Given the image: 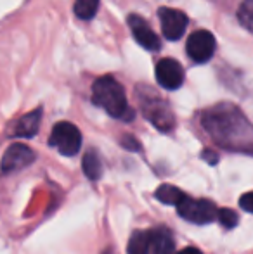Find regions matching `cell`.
Listing matches in <instances>:
<instances>
[{"instance_id":"ffe728a7","label":"cell","mask_w":253,"mask_h":254,"mask_svg":"<svg viewBox=\"0 0 253 254\" xmlns=\"http://www.w3.org/2000/svg\"><path fill=\"white\" fill-rule=\"evenodd\" d=\"M122 145H123V147H127V149H130V151H137V149H139L137 140H135L132 135H125V137L122 138Z\"/></svg>"},{"instance_id":"ac0fdd59","label":"cell","mask_w":253,"mask_h":254,"mask_svg":"<svg viewBox=\"0 0 253 254\" xmlns=\"http://www.w3.org/2000/svg\"><path fill=\"white\" fill-rule=\"evenodd\" d=\"M217 220L220 221V225H222L224 228H227V230H231V228H234L238 225V214L236 211L233 209H219V213H217Z\"/></svg>"},{"instance_id":"3957f363","label":"cell","mask_w":253,"mask_h":254,"mask_svg":"<svg viewBox=\"0 0 253 254\" xmlns=\"http://www.w3.org/2000/svg\"><path fill=\"white\" fill-rule=\"evenodd\" d=\"M137 99L141 102L142 114L149 123L155 125L160 131H170L175 127V116L170 109L169 102L162 99L153 88L141 85L137 87Z\"/></svg>"},{"instance_id":"4fadbf2b","label":"cell","mask_w":253,"mask_h":254,"mask_svg":"<svg viewBox=\"0 0 253 254\" xmlns=\"http://www.w3.org/2000/svg\"><path fill=\"white\" fill-rule=\"evenodd\" d=\"M128 254H151V237L149 230H137L132 234L127 246Z\"/></svg>"},{"instance_id":"2e32d148","label":"cell","mask_w":253,"mask_h":254,"mask_svg":"<svg viewBox=\"0 0 253 254\" xmlns=\"http://www.w3.org/2000/svg\"><path fill=\"white\" fill-rule=\"evenodd\" d=\"M101 0H75V14L80 19H92L97 14Z\"/></svg>"},{"instance_id":"9a60e30c","label":"cell","mask_w":253,"mask_h":254,"mask_svg":"<svg viewBox=\"0 0 253 254\" xmlns=\"http://www.w3.org/2000/svg\"><path fill=\"white\" fill-rule=\"evenodd\" d=\"M82 168H84V173L87 175L90 180H97L102 175V163L101 157L97 156L95 151H87L84 156V161H82Z\"/></svg>"},{"instance_id":"44dd1931","label":"cell","mask_w":253,"mask_h":254,"mask_svg":"<svg viewBox=\"0 0 253 254\" xmlns=\"http://www.w3.org/2000/svg\"><path fill=\"white\" fill-rule=\"evenodd\" d=\"M203 157H205L206 161H210L212 164H215V163H217V154H215V152L205 151V152H203Z\"/></svg>"},{"instance_id":"7c38bea8","label":"cell","mask_w":253,"mask_h":254,"mask_svg":"<svg viewBox=\"0 0 253 254\" xmlns=\"http://www.w3.org/2000/svg\"><path fill=\"white\" fill-rule=\"evenodd\" d=\"M149 237H151V254H172L175 249L172 234L167 228L158 227L155 230H149Z\"/></svg>"},{"instance_id":"ba28073f","label":"cell","mask_w":253,"mask_h":254,"mask_svg":"<svg viewBox=\"0 0 253 254\" xmlns=\"http://www.w3.org/2000/svg\"><path fill=\"white\" fill-rule=\"evenodd\" d=\"M156 80L167 90H177V88L182 87L184 83V69L179 64V61L170 59V57H165V59H160L158 64H156Z\"/></svg>"},{"instance_id":"277c9868","label":"cell","mask_w":253,"mask_h":254,"mask_svg":"<svg viewBox=\"0 0 253 254\" xmlns=\"http://www.w3.org/2000/svg\"><path fill=\"white\" fill-rule=\"evenodd\" d=\"M49 144L58 149L63 156H75L82 147V133L73 123L61 121L52 128Z\"/></svg>"},{"instance_id":"e0dca14e","label":"cell","mask_w":253,"mask_h":254,"mask_svg":"<svg viewBox=\"0 0 253 254\" xmlns=\"http://www.w3.org/2000/svg\"><path fill=\"white\" fill-rule=\"evenodd\" d=\"M238 19L248 31L253 33V0H243L241 2L240 9H238Z\"/></svg>"},{"instance_id":"52a82bcc","label":"cell","mask_w":253,"mask_h":254,"mask_svg":"<svg viewBox=\"0 0 253 254\" xmlns=\"http://www.w3.org/2000/svg\"><path fill=\"white\" fill-rule=\"evenodd\" d=\"M158 17L160 23H162L163 37L169 38L170 42L182 38L184 31L187 28V16L182 10L172 9V7H160Z\"/></svg>"},{"instance_id":"8992f818","label":"cell","mask_w":253,"mask_h":254,"mask_svg":"<svg viewBox=\"0 0 253 254\" xmlns=\"http://www.w3.org/2000/svg\"><path fill=\"white\" fill-rule=\"evenodd\" d=\"M215 47H217L215 37L206 30L194 31L186 42L187 56L198 64L208 63L213 57V54H215Z\"/></svg>"},{"instance_id":"7402d4cb","label":"cell","mask_w":253,"mask_h":254,"mask_svg":"<svg viewBox=\"0 0 253 254\" xmlns=\"http://www.w3.org/2000/svg\"><path fill=\"white\" fill-rule=\"evenodd\" d=\"M177 254H203L199 249H196V248H186V249H182L180 253H177Z\"/></svg>"},{"instance_id":"5bb4252c","label":"cell","mask_w":253,"mask_h":254,"mask_svg":"<svg viewBox=\"0 0 253 254\" xmlns=\"http://www.w3.org/2000/svg\"><path fill=\"white\" fill-rule=\"evenodd\" d=\"M155 197L158 199L160 202H163V204H170V206H179V204L182 202L184 199L187 197V195L184 194V192L180 190V189L173 187V185L165 184V185H162V187L156 189Z\"/></svg>"},{"instance_id":"30bf717a","label":"cell","mask_w":253,"mask_h":254,"mask_svg":"<svg viewBox=\"0 0 253 254\" xmlns=\"http://www.w3.org/2000/svg\"><path fill=\"white\" fill-rule=\"evenodd\" d=\"M35 159V152L31 151L28 145L24 144H12L5 151L0 163V170L2 173H14L19 171L23 168H26L28 164H31Z\"/></svg>"},{"instance_id":"9c48e42d","label":"cell","mask_w":253,"mask_h":254,"mask_svg":"<svg viewBox=\"0 0 253 254\" xmlns=\"http://www.w3.org/2000/svg\"><path fill=\"white\" fill-rule=\"evenodd\" d=\"M127 23L130 26V31L134 35L135 42L141 47H144L149 52H156L162 49V42H160L158 35L151 30V26L148 24V21L144 17L137 16V14H130L127 17Z\"/></svg>"},{"instance_id":"6da1fadb","label":"cell","mask_w":253,"mask_h":254,"mask_svg":"<svg viewBox=\"0 0 253 254\" xmlns=\"http://www.w3.org/2000/svg\"><path fill=\"white\" fill-rule=\"evenodd\" d=\"M201 125L215 144L233 152L253 154V125L234 104H219L203 113Z\"/></svg>"},{"instance_id":"7a4b0ae2","label":"cell","mask_w":253,"mask_h":254,"mask_svg":"<svg viewBox=\"0 0 253 254\" xmlns=\"http://www.w3.org/2000/svg\"><path fill=\"white\" fill-rule=\"evenodd\" d=\"M92 102L102 107L109 116L122 121H130L134 118V111L128 107L127 95L122 83L111 74L101 76L92 85Z\"/></svg>"},{"instance_id":"5b68a950","label":"cell","mask_w":253,"mask_h":254,"mask_svg":"<svg viewBox=\"0 0 253 254\" xmlns=\"http://www.w3.org/2000/svg\"><path fill=\"white\" fill-rule=\"evenodd\" d=\"M179 216H182L184 220L191 221L196 225H205L210 223L217 218L219 209L215 207V204L206 199H189L186 197L182 202L177 206Z\"/></svg>"},{"instance_id":"8fae6325","label":"cell","mask_w":253,"mask_h":254,"mask_svg":"<svg viewBox=\"0 0 253 254\" xmlns=\"http://www.w3.org/2000/svg\"><path fill=\"white\" fill-rule=\"evenodd\" d=\"M42 121V109L31 111V113L21 116L9 127V137H21V138H31L37 135Z\"/></svg>"},{"instance_id":"d6986e66","label":"cell","mask_w":253,"mask_h":254,"mask_svg":"<svg viewBox=\"0 0 253 254\" xmlns=\"http://www.w3.org/2000/svg\"><path fill=\"white\" fill-rule=\"evenodd\" d=\"M240 206H241V209H245L253 214V192H247V194L241 195Z\"/></svg>"}]
</instances>
